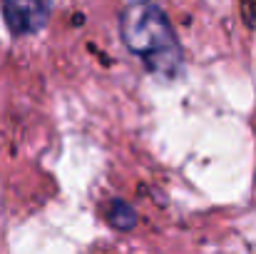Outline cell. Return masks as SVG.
<instances>
[{
  "mask_svg": "<svg viewBox=\"0 0 256 254\" xmlns=\"http://www.w3.org/2000/svg\"><path fill=\"white\" fill-rule=\"evenodd\" d=\"M120 33L132 55L144 68L164 80H176L184 73V53L164 10L150 0L130 3L120 15Z\"/></svg>",
  "mask_w": 256,
  "mask_h": 254,
  "instance_id": "6da1fadb",
  "label": "cell"
},
{
  "mask_svg": "<svg viewBox=\"0 0 256 254\" xmlns=\"http://www.w3.org/2000/svg\"><path fill=\"white\" fill-rule=\"evenodd\" d=\"M50 0H2V18L12 35H32L50 20Z\"/></svg>",
  "mask_w": 256,
  "mask_h": 254,
  "instance_id": "7a4b0ae2",
  "label": "cell"
},
{
  "mask_svg": "<svg viewBox=\"0 0 256 254\" xmlns=\"http://www.w3.org/2000/svg\"><path fill=\"white\" fill-rule=\"evenodd\" d=\"M104 217H107V222H110L114 229H120V232H130V229L137 227V212H134V207H130V204L122 202V199H112V202L104 207Z\"/></svg>",
  "mask_w": 256,
  "mask_h": 254,
  "instance_id": "3957f363",
  "label": "cell"
}]
</instances>
